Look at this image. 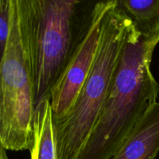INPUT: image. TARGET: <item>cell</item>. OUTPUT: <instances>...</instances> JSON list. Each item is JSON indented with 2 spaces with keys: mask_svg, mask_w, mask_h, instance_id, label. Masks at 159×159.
<instances>
[{
  "mask_svg": "<svg viewBox=\"0 0 159 159\" xmlns=\"http://www.w3.org/2000/svg\"><path fill=\"white\" fill-rule=\"evenodd\" d=\"M158 43L132 28L103 109L76 159H111L156 103L159 83L151 65Z\"/></svg>",
  "mask_w": 159,
  "mask_h": 159,
  "instance_id": "obj_1",
  "label": "cell"
},
{
  "mask_svg": "<svg viewBox=\"0 0 159 159\" xmlns=\"http://www.w3.org/2000/svg\"><path fill=\"white\" fill-rule=\"evenodd\" d=\"M134 25L113 0L102 22L97 54L72 109L53 120L57 159H76L97 123Z\"/></svg>",
  "mask_w": 159,
  "mask_h": 159,
  "instance_id": "obj_2",
  "label": "cell"
},
{
  "mask_svg": "<svg viewBox=\"0 0 159 159\" xmlns=\"http://www.w3.org/2000/svg\"><path fill=\"white\" fill-rule=\"evenodd\" d=\"M0 70V145L6 151H30L35 89L24 0H11L10 31Z\"/></svg>",
  "mask_w": 159,
  "mask_h": 159,
  "instance_id": "obj_3",
  "label": "cell"
},
{
  "mask_svg": "<svg viewBox=\"0 0 159 159\" xmlns=\"http://www.w3.org/2000/svg\"><path fill=\"white\" fill-rule=\"evenodd\" d=\"M35 89V109L50 93L73 52L80 1L24 0Z\"/></svg>",
  "mask_w": 159,
  "mask_h": 159,
  "instance_id": "obj_4",
  "label": "cell"
},
{
  "mask_svg": "<svg viewBox=\"0 0 159 159\" xmlns=\"http://www.w3.org/2000/svg\"><path fill=\"white\" fill-rule=\"evenodd\" d=\"M113 0L95 3L79 30L71 56L49 96L53 120L69 113L91 71L97 54L102 22Z\"/></svg>",
  "mask_w": 159,
  "mask_h": 159,
  "instance_id": "obj_5",
  "label": "cell"
},
{
  "mask_svg": "<svg viewBox=\"0 0 159 159\" xmlns=\"http://www.w3.org/2000/svg\"><path fill=\"white\" fill-rule=\"evenodd\" d=\"M159 153V102L136 126L111 159H155Z\"/></svg>",
  "mask_w": 159,
  "mask_h": 159,
  "instance_id": "obj_6",
  "label": "cell"
},
{
  "mask_svg": "<svg viewBox=\"0 0 159 159\" xmlns=\"http://www.w3.org/2000/svg\"><path fill=\"white\" fill-rule=\"evenodd\" d=\"M30 159H57L51 104L45 99L37 106L34 117V141Z\"/></svg>",
  "mask_w": 159,
  "mask_h": 159,
  "instance_id": "obj_7",
  "label": "cell"
},
{
  "mask_svg": "<svg viewBox=\"0 0 159 159\" xmlns=\"http://www.w3.org/2000/svg\"><path fill=\"white\" fill-rule=\"evenodd\" d=\"M138 33L159 40V0H117Z\"/></svg>",
  "mask_w": 159,
  "mask_h": 159,
  "instance_id": "obj_8",
  "label": "cell"
},
{
  "mask_svg": "<svg viewBox=\"0 0 159 159\" xmlns=\"http://www.w3.org/2000/svg\"><path fill=\"white\" fill-rule=\"evenodd\" d=\"M11 23V0H0V52L1 56L9 38Z\"/></svg>",
  "mask_w": 159,
  "mask_h": 159,
  "instance_id": "obj_9",
  "label": "cell"
},
{
  "mask_svg": "<svg viewBox=\"0 0 159 159\" xmlns=\"http://www.w3.org/2000/svg\"><path fill=\"white\" fill-rule=\"evenodd\" d=\"M0 159H9L6 155V150L0 146Z\"/></svg>",
  "mask_w": 159,
  "mask_h": 159,
  "instance_id": "obj_10",
  "label": "cell"
}]
</instances>
